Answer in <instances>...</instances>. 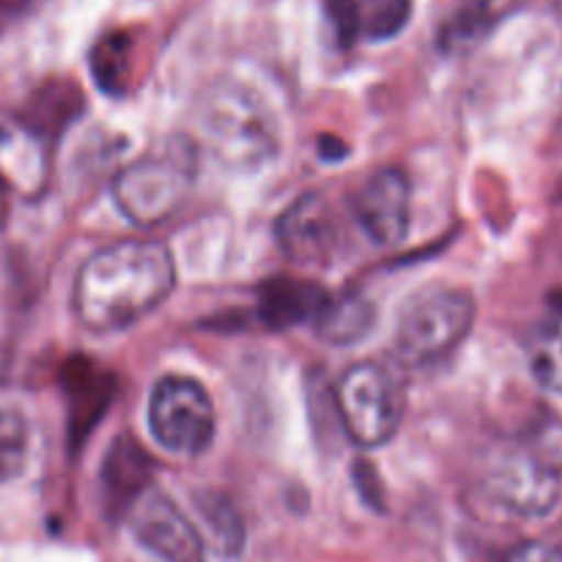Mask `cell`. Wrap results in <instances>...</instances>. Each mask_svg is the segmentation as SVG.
<instances>
[{
    "label": "cell",
    "mask_w": 562,
    "mask_h": 562,
    "mask_svg": "<svg viewBox=\"0 0 562 562\" xmlns=\"http://www.w3.org/2000/svg\"><path fill=\"white\" fill-rule=\"evenodd\" d=\"M176 285V263L162 241L130 239L93 252L71 291L77 322L91 333H121L157 311Z\"/></svg>",
    "instance_id": "1"
},
{
    "label": "cell",
    "mask_w": 562,
    "mask_h": 562,
    "mask_svg": "<svg viewBox=\"0 0 562 562\" xmlns=\"http://www.w3.org/2000/svg\"><path fill=\"white\" fill-rule=\"evenodd\" d=\"M475 296L453 285H434L406 302L393 349L404 366H437L453 355L475 324Z\"/></svg>",
    "instance_id": "2"
},
{
    "label": "cell",
    "mask_w": 562,
    "mask_h": 562,
    "mask_svg": "<svg viewBox=\"0 0 562 562\" xmlns=\"http://www.w3.org/2000/svg\"><path fill=\"white\" fill-rule=\"evenodd\" d=\"M192 181L195 165L190 146L173 140L165 151L146 154L119 170L113 179V198L132 223L154 228L184 206Z\"/></svg>",
    "instance_id": "3"
},
{
    "label": "cell",
    "mask_w": 562,
    "mask_h": 562,
    "mask_svg": "<svg viewBox=\"0 0 562 562\" xmlns=\"http://www.w3.org/2000/svg\"><path fill=\"white\" fill-rule=\"evenodd\" d=\"M335 404L357 448H382L398 434L406 412V387L382 362H355L335 387Z\"/></svg>",
    "instance_id": "4"
},
{
    "label": "cell",
    "mask_w": 562,
    "mask_h": 562,
    "mask_svg": "<svg viewBox=\"0 0 562 562\" xmlns=\"http://www.w3.org/2000/svg\"><path fill=\"white\" fill-rule=\"evenodd\" d=\"M203 135L220 162L234 170L261 168L278 154V130L261 104L241 91L212 97L203 110Z\"/></svg>",
    "instance_id": "5"
},
{
    "label": "cell",
    "mask_w": 562,
    "mask_h": 562,
    "mask_svg": "<svg viewBox=\"0 0 562 562\" xmlns=\"http://www.w3.org/2000/svg\"><path fill=\"white\" fill-rule=\"evenodd\" d=\"M148 426L168 453L195 459L214 439L217 417L206 387L190 376H165L148 401Z\"/></svg>",
    "instance_id": "6"
},
{
    "label": "cell",
    "mask_w": 562,
    "mask_h": 562,
    "mask_svg": "<svg viewBox=\"0 0 562 562\" xmlns=\"http://www.w3.org/2000/svg\"><path fill=\"white\" fill-rule=\"evenodd\" d=\"M278 245L300 267H333L344 252L346 228L338 209L318 192H305L283 209L274 225Z\"/></svg>",
    "instance_id": "7"
},
{
    "label": "cell",
    "mask_w": 562,
    "mask_h": 562,
    "mask_svg": "<svg viewBox=\"0 0 562 562\" xmlns=\"http://www.w3.org/2000/svg\"><path fill=\"white\" fill-rule=\"evenodd\" d=\"M494 499L516 516H547L560 503L562 470L549 464L530 445L519 442L505 450L488 475Z\"/></svg>",
    "instance_id": "8"
},
{
    "label": "cell",
    "mask_w": 562,
    "mask_h": 562,
    "mask_svg": "<svg viewBox=\"0 0 562 562\" xmlns=\"http://www.w3.org/2000/svg\"><path fill=\"white\" fill-rule=\"evenodd\" d=\"M132 536L165 562H206V538L184 510L157 486H148L124 514Z\"/></svg>",
    "instance_id": "9"
},
{
    "label": "cell",
    "mask_w": 562,
    "mask_h": 562,
    "mask_svg": "<svg viewBox=\"0 0 562 562\" xmlns=\"http://www.w3.org/2000/svg\"><path fill=\"white\" fill-rule=\"evenodd\" d=\"M351 214L373 245H401L412 228L409 176L401 168L376 170L351 201Z\"/></svg>",
    "instance_id": "10"
},
{
    "label": "cell",
    "mask_w": 562,
    "mask_h": 562,
    "mask_svg": "<svg viewBox=\"0 0 562 562\" xmlns=\"http://www.w3.org/2000/svg\"><path fill=\"white\" fill-rule=\"evenodd\" d=\"M154 486V461L137 439L130 434H121L110 445L102 464V494L104 508L113 519H124L137 497Z\"/></svg>",
    "instance_id": "11"
},
{
    "label": "cell",
    "mask_w": 562,
    "mask_h": 562,
    "mask_svg": "<svg viewBox=\"0 0 562 562\" xmlns=\"http://www.w3.org/2000/svg\"><path fill=\"white\" fill-rule=\"evenodd\" d=\"M327 302L329 294L313 280L278 278L258 291V316L272 329H291L305 322L316 324Z\"/></svg>",
    "instance_id": "12"
},
{
    "label": "cell",
    "mask_w": 562,
    "mask_h": 562,
    "mask_svg": "<svg viewBox=\"0 0 562 562\" xmlns=\"http://www.w3.org/2000/svg\"><path fill=\"white\" fill-rule=\"evenodd\" d=\"M66 393H69L71 423L69 431L75 439H86L113 401V379L108 371L93 366L91 360H75L66 368Z\"/></svg>",
    "instance_id": "13"
},
{
    "label": "cell",
    "mask_w": 562,
    "mask_h": 562,
    "mask_svg": "<svg viewBox=\"0 0 562 562\" xmlns=\"http://www.w3.org/2000/svg\"><path fill=\"white\" fill-rule=\"evenodd\" d=\"M519 3L521 0H461L439 27V47L445 53H467L514 14Z\"/></svg>",
    "instance_id": "14"
},
{
    "label": "cell",
    "mask_w": 562,
    "mask_h": 562,
    "mask_svg": "<svg viewBox=\"0 0 562 562\" xmlns=\"http://www.w3.org/2000/svg\"><path fill=\"white\" fill-rule=\"evenodd\" d=\"M376 322V307L362 296H329L327 307L316 318V333L327 344L349 346L366 338Z\"/></svg>",
    "instance_id": "15"
},
{
    "label": "cell",
    "mask_w": 562,
    "mask_h": 562,
    "mask_svg": "<svg viewBox=\"0 0 562 562\" xmlns=\"http://www.w3.org/2000/svg\"><path fill=\"white\" fill-rule=\"evenodd\" d=\"M198 510H201L203 525L212 538L214 552L225 560L239 558L241 547H245V521H241L239 508L225 494L206 492L198 497Z\"/></svg>",
    "instance_id": "16"
},
{
    "label": "cell",
    "mask_w": 562,
    "mask_h": 562,
    "mask_svg": "<svg viewBox=\"0 0 562 562\" xmlns=\"http://www.w3.org/2000/svg\"><path fill=\"white\" fill-rule=\"evenodd\" d=\"M530 373L543 390L562 395V318L541 324L527 344Z\"/></svg>",
    "instance_id": "17"
},
{
    "label": "cell",
    "mask_w": 562,
    "mask_h": 562,
    "mask_svg": "<svg viewBox=\"0 0 562 562\" xmlns=\"http://www.w3.org/2000/svg\"><path fill=\"white\" fill-rule=\"evenodd\" d=\"M130 64H132V38L126 33H108L91 49V71L93 80L102 91L124 93L130 82Z\"/></svg>",
    "instance_id": "18"
},
{
    "label": "cell",
    "mask_w": 562,
    "mask_h": 562,
    "mask_svg": "<svg viewBox=\"0 0 562 562\" xmlns=\"http://www.w3.org/2000/svg\"><path fill=\"white\" fill-rule=\"evenodd\" d=\"M360 38L387 42L398 36L412 16V0H351Z\"/></svg>",
    "instance_id": "19"
},
{
    "label": "cell",
    "mask_w": 562,
    "mask_h": 562,
    "mask_svg": "<svg viewBox=\"0 0 562 562\" xmlns=\"http://www.w3.org/2000/svg\"><path fill=\"white\" fill-rule=\"evenodd\" d=\"M80 110V93L71 82H53L42 88L27 108V124L33 132H58L69 119H75Z\"/></svg>",
    "instance_id": "20"
},
{
    "label": "cell",
    "mask_w": 562,
    "mask_h": 562,
    "mask_svg": "<svg viewBox=\"0 0 562 562\" xmlns=\"http://www.w3.org/2000/svg\"><path fill=\"white\" fill-rule=\"evenodd\" d=\"M31 428L16 409H0V483H11L25 472Z\"/></svg>",
    "instance_id": "21"
},
{
    "label": "cell",
    "mask_w": 562,
    "mask_h": 562,
    "mask_svg": "<svg viewBox=\"0 0 562 562\" xmlns=\"http://www.w3.org/2000/svg\"><path fill=\"white\" fill-rule=\"evenodd\" d=\"M505 562H562V547L547 541L521 543L505 558Z\"/></svg>",
    "instance_id": "22"
},
{
    "label": "cell",
    "mask_w": 562,
    "mask_h": 562,
    "mask_svg": "<svg viewBox=\"0 0 562 562\" xmlns=\"http://www.w3.org/2000/svg\"><path fill=\"white\" fill-rule=\"evenodd\" d=\"M0 187H3V181H0Z\"/></svg>",
    "instance_id": "23"
}]
</instances>
